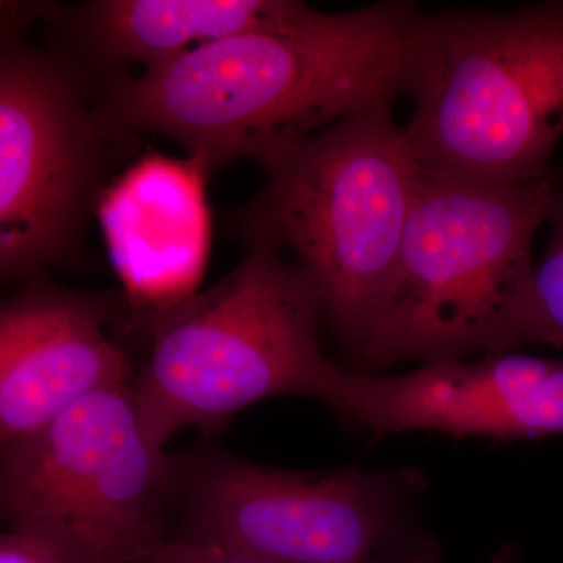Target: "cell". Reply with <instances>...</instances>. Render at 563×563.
<instances>
[{"label": "cell", "instance_id": "cell-1", "mask_svg": "<svg viewBox=\"0 0 563 563\" xmlns=\"http://www.w3.org/2000/svg\"><path fill=\"white\" fill-rule=\"evenodd\" d=\"M429 14L410 2L321 13L214 41L117 81L106 131L168 136L206 172L261 163L335 122L412 96Z\"/></svg>", "mask_w": 563, "mask_h": 563}, {"label": "cell", "instance_id": "cell-2", "mask_svg": "<svg viewBox=\"0 0 563 563\" xmlns=\"http://www.w3.org/2000/svg\"><path fill=\"white\" fill-rule=\"evenodd\" d=\"M551 184H470L420 169L390 292L355 361L363 372L543 344L532 246Z\"/></svg>", "mask_w": 563, "mask_h": 563}, {"label": "cell", "instance_id": "cell-3", "mask_svg": "<svg viewBox=\"0 0 563 563\" xmlns=\"http://www.w3.org/2000/svg\"><path fill=\"white\" fill-rule=\"evenodd\" d=\"M262 190L240 218L244 242L295 257L322 322L354 361L390 292L420 166L391 106L358 111L261 162Z\"/></svg>", "mask_w": 563, "mask_h": 563}, {"label": "cell", "instance_id": "cell-4", "mask_svg": "<svg viewBox=\"0 0 563 563\" xmlns=\"http://www.w3.org/2000/svg\"><path fill=\"white\" fill-rule=\"evenodd\" d=\"M404 135L422 173L483 185L551 179L563 136V0L429 16Z\"/></svg>", "mask_w": 563, "mask_h": 563}, {"label": "cell", "instance_id": "cell-5", "mask_svg": "<svg viewBox=\"0 0 563 563\" xmlns=\"http://www.w3.org/2000/svg\"><path fill=\"white\" fill-rule=\"evenodd\" d=\"M321 324L317 292L298 266L247 240L224 279L152 324L133 395L166 444L187 428L220 432L265 399H317L332 363Z\"/></svg>", "mask_w": 563, "mask_h": 563}, {"label": "cell", "instance_id": "cell-6", "mask_svg": "<svg viewBox=\"0 0 563 563\" xmlns=\"http://www.w3.org/2000/svg\"><path fill=\"white\" fill-rule=\"evenodd\" d=\"M426 484L415 468L299 472L203 451L179 459L184 518L168 537L258 563H439L420 515Z\"/></svg>", "mask_w": 563, "mask_h": 563}, {"label": "cell", "instance_id": "cell-7", "mask_svg": "<svg viewBox=\"0 0 563 563\" xmlns=\"http://www.w3.org/2000/svg\"><path fill=\"white\" fill-rule=\"evenodd\" d=\"M179 459L132 383L91 393L0 454V520L69 563H143L168 537Z\"/></svg>", "mask_w": 563, "mask_h": 563}, {"label": "cell", "instance_id": "cell-8", "mask_svg": "<svg viewBox=\"0 0 563 563\" xmlns=\"http://www.w3.org/2000/svg\"><path fill=\"white\" fill-rule=\"evenodd\" d=\"M99 132L68 69L0 51V282L68 247L90 201Z\"/></svg>", "mask_w": 563, "mask_h": 563}, {"label": "cell", "instance_id": "cell-9", "mask_svg": "<svg viewBox=\"0 0 563 563\" xmlns=\"http://www.w3.org/2000/svg\"><path fill=\"white\" fill-rule=\"evenodd\" d=\"M340 420L373 435L435 432L518 442L563 435V361L490 352L379 376L332 362L318 390Z\"/></svg>", "mask_w": 563, "mask_h": 563}, {"label": "cell", "instance_id": "cell-10", "mask_svg": "<svg viewBox=\"0 0 563 563\" xmlns=\"http://www.w3.org/2000/svg\"><path fill=\"white\" fill-rule=\"evenodd\" d=\"M132 379L101 299L33 287L0 303V454L85 396Z\"/></svg>", "mask_w": 563, "mask_h": 563}, {"label": "cell", "instance_id": "cell-11", "mask_svg": "<svg viewBox=\"0 0 563 563\" xmlns=\"http://www.w3.org/2000/svg\"><path fill=\"white\" fill-rule=\"evenodd\" d=\"M206 176L195 158L146 155L99 195L111 265L151 325L201 291L211 246Z\"/></svg>", "mask_w": 563, "mask_h": 563}, {"label": "cell", "instance_id": "cell-12", "mask_svg": "<svg viewBox=\"0 0 563 563\" xmlns=\"http://www.w3.org/2000/svg\"><path fill=\"white\" fill-rule=\"evenodd\" d=\"M314 11L291 0H99L81 10L80 32L106 60L151 69L214 41L298 24Z\"/></svg>", "mask_w": 563, "mask_h": 563}, {"label": "cell", "instance_id": "cell-13", "mask_svg": "<svg viewBox=\"0 0 563 563\" xmlns=\"http://www.w3.org/2000/svg\"><path fill=\"white\" fill-rule=\"evenodd\" d=\"M547 224L550 239L536 262V302L543 346H563V176L554 173Z\"/></svg>", "mask_w": 563, "mask_h": 563}, {"label": "cell", "instance_id": "cell-14", "mask_svg": "<svg viewBox=\"0 0 563 563\" xmlns=\"http://www.w3.org/2000/svg\"><path fill=\"white\" fill-rule=\"evenodd\" d=\"M143 563H258L235 551L209 543L165 537L144 555Z\"/></svg>", "mask_w": 563, "mask_h": 563}, {"label": "cell", "instance_id": "cell-15", "mask_svg": "<svg viewBox=\"0 0 563 563\" xmlns=\"http://www.w3.org/2000/svg\"><path fill=\"white\" fill-rule=\"evenodd\" d=\"M0 563H69L49 544L29 533L0 531Z\"/></svg>", "mask_w": 563, "mask_h": 563}, {"label": "cell", "instance_id": "cell-16", "mask_svg": "<svg viewBox=\"0 0 563 563\" xmlns=\"http://www.w3.org/2000/svg\"><path fill=\"white\" fill-rule=\"evenodd\" d=\"M485 563H521V550L518 544L506 543Z\"/></svg>", "mask_w": 563, "mask_h": 563}, {"label": "cell", "instance_id": "cell-17", "mask_svg": "<svg viewBox=\"0 0 563 563\" xmlns=\"http://www.w3.org/2000/svg\"><path fill=\"white\" fill-rule=\"evenodd\" d=\"M7 5L5 3L0 2V22H2L3 13H5Z\"/></svg>", "mask_w": 563, "mask_h": 563}]
</instances>
